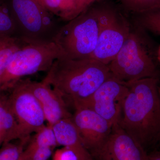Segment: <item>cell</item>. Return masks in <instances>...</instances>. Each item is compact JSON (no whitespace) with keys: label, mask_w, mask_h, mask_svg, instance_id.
I'll return each mask as SVG.
<instances>
[{"label":"cell","mask_w":160,"mask_h":160,"mask_svg":"<svg viewBox=\"0 0 160 160\" xmlns=\"http://www.w3.org/2000/svg\"><path fill=\"white\" fill-rule=\"evenodd\" d=\"M29 139L21 140L19 144L10 142L3 144L0 150V160H20L23 151V146Z\"/></svg>","instance_id":"cell-19"},{"label":"cell","mask_w":160,"mask_h":160,"mask_svg":"<svg viewBox=\"0 0 160 160\" xmlns=\"http://www.w3.org/2000/svg\"><path fill=\"white\" fill-rule=\"evenodd\" d=\"M123 2L136 13L160 7V0H125Z\"/></svg>","instance_id":"cell-21"},{"label":"cell","mask_w":160,"mask_h":160,"mask_svg":"<svg viewBox=\"0 0 160 160\" xmlns=\"http://www.w3.org/2000/svg\"><path fill=\"white\" fill-rule=\"evenodd\" d=\"M158 60L160 62V47L158 51Z\"/></svg>","instance_id":"cell-26"},{"label":"cell","mask_w":160,"mask_h":160,"mask_svg":"<svg viewBox=\"0 0 160 160\" xmlns=\"http://www.w3.org/2000/svg\"><path fill=\"white\" fill-rule=\"evenodd\" d=\"M27 83L39 102L48 125L52 126L61 120L72 118L67 103L50 85L43 81L38 82L28 79Z\"/></svg>","instance_id":"cell-12"},{"label":"cell","mask_w":160,"mask_h":160,"mask_svg":"<svg viewBox=\"0 0 160 160\" xmlns=\"http://www.w3.org/2000/svg\"><path fill=\"white\" fill-rule=\"evenodd\" d=\"M2 92L0 91V145L4 143V131L9 106L8 97L2 94Z\"/></svg>","instance_id":"cell-22"},{"label":"cell","mask_w":160,"mask_h":160,"mask_svg":"<svg viewBox=\"0 0 160 160\" xmlns=\"http://www.w3.org/2000/svg\"><path fill=\"white\" fill-rule=\"evenodd\" d=\"M25 43L16 37L0 36V79L12 55Z\"/></svg>","instance_id":"cell-15"},{"label":"cell","mask_w":160,"mask_h":160,"mask_svg":"<svg viewBox=\"0 0 160 160\" xmlns=\"http://www.w3.org/2000/svg\"><path fill=\"white\" fill-rule=\"evenodd\" d=\"M160 141V134L159 135V136L158 138L157 141Z\"/></svg>","instance_id":"cell-28"},{"label":"cell","mask_w":160,"mask_h":160,"mask_svg":"<svg viewBox=\"0 0 160 160\" xmlns=\"http://www.w3.org/2000/svg\"><path fill=\"white\" fill-rule=\"evenodd\" d=\"M58 145L72 149L79 160H93L84 146L72 118L61 120L52 126Z\"/></svg>","instance_id":"cell-13"},{"label":"cell","mask_w":160,"mask_h":160,"mask_svg":"<svg viewBox=\"0 0 160 160\" xmlns=\"http://www.w3.org/2000/svg\"><path fill=\"white\" fill-rule=\"evenodd\" d=\"M122 2H123V1H125V0H122Z\"/></svg>","instance_id":"cell-29"},{"label":"cell","mask_w":160,"mask_h":160,"mask_svg":"<svg viewBox=\"0 0 160 160\" xmlns=\"http://www.w3.org/2000/svg\"><path fill=\"white\" fill-rule=\"evenodd\" d=\"M27 148L48 147L54 149L58 146L52 126H45L30 138Z\"/></svg>","instance_id":"cell-17"},{"label":"cell","mask_w":160,"mask_h":160,"mask_svg":"<svg viewBox=\"0 0 160 160\" xmlns=\"http://www.w3.org/2000/svg\"><path fill=\"white\" fill-rule=\"evenodd\" d=\"M0 36L17 37L15 23L7 0H0Z\"/></svg>","instance_id":"cell-18"},{"label":"cell","mask_w":160,"mask_h":160,"mask_svg":"<svg viewBox=\"0 0 160 160\" xmlns=\"http://www.w3.org/2000/svg\"><path fill=\"white\" fill-rule=\"evenodd\" d=\"M98 0H77L78 16Z\"/></svg>","instance_id":"cell-24"},{"label":"cell","mask_w":160,"mask_h":160,"mask_svg":"<svg viewBox=\"0 0 160 160\" xmlns=\"http://www.w3.org/2000/svg\"><path fill=\"white\" fill-rule=\"evenodd\" d=\"M128 91L125 83L112 75L95 92L84 108L93 110L112 126H116L118 124Z\"/></svg>","instance_id":"cell-9"},{"label":"cell","mask_w":160,"mask_h":160,"mask_svg":"<svg viewBox=\"0 0 160 160\" xmlns=\"http://www.w3.org/2000/svg\"><path fill=\"white\" fill-rule=\"evenodd\" d=\"M53 160H79V159L72 149L63 147L56 152Z\"/></svg>","instance_id":"cell-23"},{"label":"cell","mask_w":160,"mask_h":160,"mask_svg":"<svg viewBox=\"0 0 160 160\" xmlns=\"http://www.w3.org/2000/svg\"><path fill=\"white\" fill-rule=\"evenodd\" d=\"M137 13V27L160 35V7Z\"/></svg>","instance_id":"cell-16"},{"label":"cell","mask_w":160,"mask_h":160,"mask_svg":"<svg viewBox=\"0 0 160 160\" xmlns=\"http://www.w3.org/2000/svg\"><path fill=\"white\" fill-rule=\"evenodd\" d=\"M111 76L108 65L98 60L62 57L53 62L42 81L75 110L85 108L95 92Z\"/></svg>","instance_id":"cell-1"},{"label":"cell","mask_w":160,"mask_h":160,"mask_svg":"<svg viewBox=\"0 0 160 160\" xmlns=\"http://www.w3.org/2000/svg\"><path fill=\"white\" fill-rule=\"evenodd\" d=\"M11 90L8 100L17 121L20 140L29 138L32 133H35L46 126L42 109L29 89L27 79L20 80Z\"/></svg>","instance_id":"cell-8"},{"label":"cell","mask_w":160,"mask_h":160,"mask_svg":"<svg viewBox=\"0 0 160 160\" xmlns=\"http://www.w3.org/2000/svg\"><path fill=\"white\" fill-rule=\"evenodd\" d=\"M93 154L101 160H146L147 156L142 146L118 125Z\"/></svg>","instance_id":"cell-11"},{"label":"cell","mask_w":160,"mask_h":160,"mask_svg":"<svg viewBox=\"0 0 160 160\" xmlns=\"http://www.w3.org/2000/svg\"><path fill=\"white\" fill-rule=\"evenodd\" d=\"M159 82L149 78L125 83L129 91L118 125L143 147L160 134Z\"/></svg>","instance_id":"cell-2"},{"label":"cell","mask_w":160,"mask_h":160,"mask_svg":"<svg viewBox=\"0 0 160 160\" xmlns=\"http://www.w3.org/2000/svg\"><path fill=\"white\" fill-rule=\"evenodd\" d=\"M72 120L83 145L92 153L102 146L113 127L107 120L88 108L75 109Z\"/></svg>","instance_id":"cell-10"},{"label":"cell","mask_w":160,"mask_h":160,"mask_svg":"<svg viewBox=\"0 0 160 160\" xmlns=\"http://www.w3.org/2000/svg\"><path fill=\"white\" fill-rule=\"evenodd\" d=\"M146 160H160V152H156L147 155Z\"/></svg>","instance_id":"cell-25"},{"label":"cell","mask_w":160,"mask_h":160,"mask_svg":"<svg viewBox=\"0 0 160 160\" xmlns=\"http://www.w3.org/2000/svg\"><path fill=\"white\" fill-rule=\"evenodd\" d=\"M145 32L138 27L131 29L122 47L108 65L112 76L121 82L159 78L158 54Z\"/></svg>","instance_id":"cell-3"},{"label":"cell","mask_w":160,"mask_h":160,"mask_svg":"<svg viewBox=\"0 0 160 160\" xmlns=\"http://www.w3.org/2000/svg\"><path fill=\"white\" fill-rule=\"evenodd\" d=\"M50 13L63 22L78 16L77 0H36Z\"/></svg>","instance_id":"cell-14"},{"label":"cell","mask_w":160,"mask_h":160,"mask_svg":"<svg viewBox=\"0 0 160 160\" xmlns=\"http://www.w3.org/2000/svg\"><path fill=\"white\" fill-rule=\"evenodd\" d=\"M17 29V37L24 42L48 44L54 39L62 21L36 0H7Z\"/></svg>","instance_id":"cell-4"},{"label":"cell","mask_w":160,"mask_h":160,"mask_svg":"<svg viewBox=\"0 0 160 160\" xmlns=\"http://www.w3.org/2000/svg\"><path fill=\"white\" fill-rule=\"evenodd\" d=\"M53 149L48 147H27L20 160H48L52 154Z\"/></svg>","instance_id":"cell-20"},{"label":"cell","mask_w":160,"mask_h":160,"mask_svg":"<svg viewBox=\"0 0 160 160\" xmlns=\"http://www.w3.org/2000/svg\"><path fill=\"white\" fill-rule=\"evenodd\" d=\"M99 32L91 58L109 65L122 47L131 29L129 22L114 8L99 7Z\"/></svg>","instance_id":"cell-7"},{"label":"cell","mask_w":160,"mask_h":160,"mask_svg":"<svg viewBox=\"0 0 160 160\" xmlns=\"http://www.w3.org/2000/svg\"><path fill=\"white\" fill-rule=\"evenodd\" d=\"M62 57L65 56L55 42L24 43L12 55L0 79V91L11 90L27 76L48 71L56 60Z\"/></svg>","instance_id":"cell-6"},{"label":"cell","mask_w":160,"mask_h":160,"mask_svg":"<svg viewBox=\"0 0 160 160\" xmlns=\"http://www.w3.org/2000/svg\"><path fill=\"white\" fill-rule=\"evenodd\" d=\"M99 7H89L64 24L55 38L65 57L70 59L91 58L99 32Z\"/></svg>","instance_id":"cell-5"},{"label":"cell","mask_w":160,"mask_h":160,"mask_svg":"<svg viewBox=\"0 0 160 160\" xmlns=\"http://www.w3.org/2000/svg\"><path fill=\"white\" fill-rule=\"evenodd\" d=\"M158 92H159V94L160 97V86H159V85H158Z\"/></svg>","instance_id":"cell-27"}]
</instances>
